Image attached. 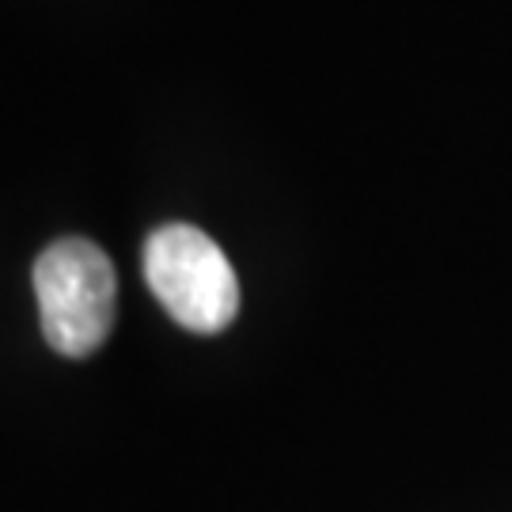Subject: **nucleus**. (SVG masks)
I'll return each mask as SVG.
<instances>
[{
    "mask_svg": "<svg viewBox=\"0 0 512 512\" xmlns=\"http://www.w3.org/2000/svg\"><path fill=\"white\" fill-rule=\"evenodd\" d=\"M118 277L92 239H57L35 262V296L42 338L61 357H88L114 327Z\"/></svg>",
    "mask_w": 512,
    "mask_h": 512,
    "instance_id": "f257e3e1",
    "label": "nucleus"
},
{
    "mask_svg": "<svg viewBox=\"0 0 512 512\" xmlns=\"http://www.w3.org/2000/svg\"><path fill=\"white\" fill-rule=\"evenodd\" d=\"M145 281L160 308L194 334H220L239 315V277L194 224H164L145 239Z\"/></svg>",
    "mask_w": 512,
    "mask_h": 512,
    "instance_id": "f03ea898",
    "label": "nucleus"
}]
</instances>
